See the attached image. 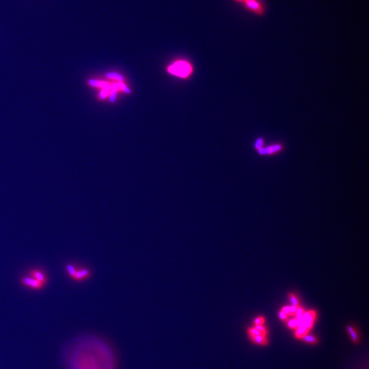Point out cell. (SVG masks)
I'll return each mask as SVG.
<instances>
[{
  "label": "cell",
  "mask_w": 369,
  "mask_h": 369,
  "mask_svg": "<svg viewBox=\"0 0 369 369\" xmlns=\"http://www.w3.org/2000/svg\"><path fill=\"white\" fill-rule=\"evenodd\" d=\"M21 283L24 286L33 290H41L46 285L32 277H24L21 279Z\"/></svg>",
  "instance_id": "277c9868"
},
{
  "label": "cell",
  "mask_w": 369,
  "mask_h": 369,
  "mask_svg": "<svg viewBox=\"0 0 369 369\" xmlns=\"http://www.w3.org/2000/svg\"><path fill=\"white\" fill-rule=\"evenodd\" d=\"M82 342L69 356L72 369H115L114 358L106 345L102 346L98 353H94L98 341Z\"/></svg>",
  "instance_id": "6da1fadb"
},
{
  "label": "cell",
  "mask_w": 369,
  "mask_h": 369,
  "mask_svg": "<svg viewBox=\"0 0 369 369\" xmlns=\"http://www.w3.org/2000/svg\"><path fill=\"white\" fill-rule=\"evenodd\" d=\"M66 270L68 273V276L73 280L74 281L77 282H84L87 280L90 279L92 276V270L86 267H76L73 265H67Z\"/></svg>",
  "instance_id": "7a4b0ae2"
},
{
  "label": "cell",
  "mask_w": 369,
  "mask_h": 369,
  "mask_svg": "<svg viewBox=\"0 0 369 369\" xmlns=\"http://www.w3.org/2000/svg\"><path fill=\"white\" fill-rule=\"evenodd\" d=\"M252 341L255 342L256 343H258L260 345H265L267 344V339L265 338V336H251Z\"/></svg>",
  "instance_id": "9c48e42d"
},
{
  "label": "cell",
  "mask_w": 369,
  "mask_h": 369,
  "mask_svg": "<svg viewBox=\"0 0 369 369\" xmlns=\"http://www.w3.org/2000/svg\"><path fill=\"white\" fill-rule=\"evenodd\" d=\"M282 149V146L280 145H273V146H269L267 149H261L258 150L259 153L261 154H271L274 153L278 152Z\"/></svg>",
  "instance_id": "ba28073f"
},
{
  "label": "cell",
  "mask_w": 369,
  "mask_h": 369,
  "mask_svg": "<svg viewBox=\"0 0 369 369\" xmlns=\"http://www.w3.org/2000/svg\"><path fill=\"white\" fill-rule=\"evenodd\" d=\"M107 76L110 78L111 79H116V80H118V81H122L123 80V77L120 75L119 74H117V73H109L107 75Z\"/></svg>",
  "instance_id": "9a60e30c"
},
{
  "label": "cell",
  "mask_w": 369,
  "mask_h": 369,
  "mask_svg": "<svg viewBox=\"0 0 369 369\" xmlns=\"http://www.w3.org/2000/svg\"><path fill=\"white\" fill-rule=\"evenodd\" d=\"M290 300H291V304H293V306H298L299 305V302H298V299H297V297H295L293 295H291L290 296Z\"/></svg>",
  "instance_id": "e0dca14e"
},
{
  "label": "cell",
  "mask_w": 369,
  "mask_h": 369,
  "mask_svg": "<svg viewBox=\"0 0 369 369\" xmlns=\"http://www.w3.org/2000/svg\"><path fill=\"white\" fill-rule=\"evenodd\" d=\"M235 1H237V0H235Z\"/></svg>",
  "instance_id": "f1b7e54d"
},
{
  "label": "cell",
  "mask_w": 369,
  "mask_h": 369,
  "mask_svg": "<svg viewBox=\"0 0 369 369\" xmlns=\"http://www.w3.org/2000/svg\"><path fill=\"white\" fill-rule=\"evenodd\" d=\"M89 83H90V85H93V86H98V81L96 80H90Z\"/></svg>",
  "instance_id": "484cf974"
},
{
  "label": "cell",
  "mask_w": 369,
  "mask_h": 369,
  "mask_svg": "<svg viewBox=\"0 0 369 369\" xmlns=\"http://www.w3.org/2000/svg\"><path fill=\"white\" fill-rule=\"evenodd\" d=\"M303 340L305 341L306 342H309V343H316V342H317V339L315 337L312 336H310V335H307L306 334V336H304V337H302Z\"/></svg>",
  "instance_id": "4fadbf2b"
},
{
  "label": "cell",
  "mask_w": 369,
  "mask_h": 369,
  "mask_svg": "<svg viewBox=\"0 0 369 369\" xmlns=\"http://www.w3.org/2000/svg\"><path fill=\"white\" fill-rule=\"evenodd\" d=\"M299 324H300V320L297 318L292 319V320L289 321L288 322L289 327L291 328H293V329H297L298 328V326L299 325Z\"/></svg>",
  "instance_id": "30bf717a"
},
{
  "label": "cell",
  "mask_w": 369,
  "mask_h": 369,
  "mask_svg": "<svg viewBox=\"0 0 369 369\" xmlns=\"http://www.w3.org/2000/svg\"><path fill=\"white\" fill-rule=\"evenodd\" d=\"M245 3L246 7L251 10L252 11L256 12L258 15H262L263 13V8L262 5L256 0H254L251 2H247Z\"/></svg>",
  "instance_id": "52a82bcc"
},
{
  "label": "cell",
  "mask_w": 369,
  "mask_h": 369,
  "mask_svg": "<svg viewBox=\"0 0 369 369\" xmlns=\"http://www.w3.org/2000/svg\"><path fill=\"white\" fill-rule=\"evenodd\" d=\"M251 1H254V0H245L244 2H251Z\"/></svg>",
  "instance_id": "4316f807"
},
{
  "label": "cell",
  "mask_w": 369,
  "mask_h": 369,
  "mask_svg": "<svg viewBox=\"0 0 369 369\" xmlns=\"http://www.w3.org/2000/svg\"><path fill=\"white\" fill-rule=\"evenodd\" d=\"M245 0H237V2H244Z\"/></svg>",
  "instance_id": "83f0119b"
},
{
  "label": "cell",
  "mask_w": 369,
  "mask_h": 369,
  "mask_svg": "<svg viewBox=\"0 0 369 369\" xmlns=\"http://www.w3.org/2000/svg\"><path fill=\"white\" fill-rule=\"evenodd\" d=\"M29 276L32 277L34 279L36 280L39 282H41L43 284H46L48 281L47 277L46 276L45 272H43L41 269H33L29 271Z\"/></svg>",
  "instance_id": "8992f818"
},
{
  "label": "cell",
  "mask_w": 369,
  "mask_h": 369,
  "mask_svg": "<svg viewBox=\"0 0 369 369\" xmlns=\"http://www.w3.org/2000/svg\"><path fill=\"white\" fill-rule=\"evenodd\" d=\"M315 312L312 310L305 312L303 317L301 319H299V320H300V324L304 325L308 330H310V328L312 327L313 323H314L315 319Z\"/></svg>",
  "instance_id": "5b68a950"
},
{
  "label": "cell",
  "mask_w": 369,
  "mask_h": 369,
  "mask_svg": "<svg viewBox=\"0 0 369 369\" xmlns=\"http://www.w3.org/2000/svg\"><path fill=\"white\" fill-rule=\"evenodd\" d=\"M290 308V310H291V315H295L296 311H297V308H299L298 306H289Z\"/></svg>",
  "instance_id": "cb8c5ba5"
},
{
  "label": "cell",
  "mask_w": 369,
  "mask_h": 369,
  "mask_svg": "<svg viewBox=\"0 0 369 369\" xmlns=\"http://www.w3.org/2000/svg\"><path fill=\"white\" fill-rule=\"evenodd\" d=\"M279 317L282 321H286L288 319V315L285 314V313L284 312H282V310L279 313Z\"/></svg>",
  "instance_id": "44dd1931"
},
{
  "label": "cell",
  "mask_w": 369,
  "mask_h": 369,
  "mask_svg": "<svg viewBox=\"0 0 369 369\" xmlns=\"http://www.w3.org/2000/svg\"><path fill=\"white\" fill-rule=\"evenodd\" d=\"M117 85L118 88H120V89H122V90H124L125 92H127V93H130V90L124 84L119 83L118 84H117Z\"/></svg>",
  "instance_id": "ffe728a7"
},
{
  "label": "cell",
  "mask_w": 369,
  "mask_h": 369,
  "mask_svg": "<svg viewBox=\"0 0 369 369\" xmlns=\"http://www.w3.org/2000/svg\"><path fill=\"white\" fill-rule=\"evenodd\" d=\"M264 322H265L264 318L258 317L254 320V324H255V325H263V324L264 323Z\"/></svg>",
  "instance_id": "d6986e66"
},
{
  "label": "cell",
  "mask_w": 369,
  "mask_h": 369,
  "mask_svg": "<svg viewBox=\"0 0 369 369\" xmlns=\"http://www.w3.org/2000/svg\"><path fill=\"white\" fill-rule=\"evenodd\" d=\"M282 311L284 312L285 314H286L287 315H291V310H290L289 306H284V308H282Z\"/></svg>",
  "instance_id": "603a6c76"
},
{
  "label": "cell",
  "mask_w": 369,
  "mask_h": 369,
  "mask_svg": "<svg viewBox=\"0 0 369 369\" xmlns=\"http://www.w3.org/2000/svg\"><path fill=\"white\" fill-rule=\"evenodd\" d=\"M98 85H100V86L103 88L104 90H110L111 88L110 84L105 83V82H98Z\"/></svg>",
  "instance_id": "ac0fdd59"
},
{
  "label": "cell",
  "mask_w": 369,
  "mask_h": 369,
  "mask_svg": "<svg viewBox=\"0 0 369 369\" xmlns=\"http://www.w3.org/2000/svg\"><path fill=\"white\" fill-rule=\"evenodd\" d=\"M255 328L258 329V331L261 332L263 334L266 335V329L263 325H255Z\"/></svg>",
  "instance_id": "7402d4cb"
},
{
  "label": "cell",
  "mask_w": 369,
  "mask_h": 369,
  "mask_svg": "<svg viewBox=\"0 0 369 369\" xmlns=\"http://www.w3.org/2000/svg\"><path fill=\"white\" fill-rule=\"evenodd\" d=\"M108 93H109V90H103V92H102L100 94V97L102 98H104L108 94Z\"/></svg>",
  "instance_id": "d4e9b609"
},
{
  "label": "cell",
  "mask_w": 369,
  "mask_h": 369,
  "mask_svg": "<svg viewBox=\"0 0 369 369\" xmlns=\"http://www.w3.org/2000/svg\"><path fill=\"white\" fill-rule=\"evenodd\" d=\"M171 73L176 75L180 77H186L191 71V68L188 64L184 62H179L171 66L168 69Z\"/></svg>",
  "instance_id": "3957f363"
},
{
  "label": "cell",
  "mask_w": 369,
  "mask_h": 369,
  "mask_svg": "<svg viewBox=\"0 0 369 369\" xmlns=\"http://www.w3.org/2000/svg\"><path fill=\"white\" fill-rule=\"evenodd\" d=\"M249 333L250 334L251 336H260V335H262V336H265V334H263V333H261V332L258 331V329H256L255 328H250L249 329Z\"/></svg>",
  "instance_id": "5bb4252c"
},
{
  "label": "cell",
  "mask_w": 369,
  "mask_h": 369,
  "mask_svg": "<svg viewBox=\"0 0 369 369\" xmlns=\"http://www.w3.org/2000/svg\"><path fill=\"white\" fill-rule=\"evenodd\" d=\"M347 329L349 332V334L351 335V337L352 338V340H353L354 342H357L358 341V334L356 333V332L355 331V329H354V328H352L351 326H348L347 327Z\"/></svg>",
  "instance_id": "8fae6325"
},
{
  "label": "cell",
  "mask_w": 369,
  "mask_h": 369,
  "mask_svg": "<svg viewBox=\"0 0 369 369\" xmlns=\"http://www.w3.org/2000/svg\"><path fill=\"white\" fill-rule=\"evenodd\" d=\"M118 85L117 84H114L112 85V87H111V96H110V101L111 102H114L115 101V98H116V91L118 90Z\"/></svg>",
  "instance_id": "7c38bea8"
},
{
  "label": "cell",
  "mask_w": 369,
  "mask_h": 369,
  "mask_svg": "<svg viewBox=\"0 0 369 369\" xmlns=\"http://www.w3.org/2000/svg\"><path fill=\"white\" fill-rule=\"evenodd\" d=\"M304 313H305V311H304V309L302 308H298L295 315H296V318L299 319H301L303 317V315H304Z\"/></svg>",
  "instance_id": "2e32d148"
}]
</instances>
